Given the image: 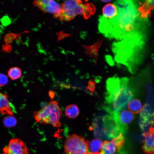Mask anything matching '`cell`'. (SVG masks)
Masks as SVG:
<instances>
[{
    "label": "cell",
    "instance_id": "1",
    "mask_svg": "<svg viewBox=\"0 0 154 154\" xmlns=\"http://www.w3.org/2000/svg\"><path fill=\"white\" fill-rule=\"evenodd\" d=\"M114 3L117 7V14L110 19L100 16V32L108 38L121 40L138 41L144 38L143 19L140 17L136 3L131 0H118Z\"/></svg>",
    "mask_w": 154,
    "mask_h": 154
},
{
    "label": "cell",
    "instance_id": "2",
    "mask_svg": "<svg viewBox=\"0 0 154 154\" xmlns=\"http://www.w3.org/2000/svg\"><path fill=\"white\" fill-rule=\"evenodd\" d=\"M88 1H65L61 6V10L58 15L55 17L61 21H70L78 15L83 16L87 19L94 15L96 11L95 6L92 3H84Z\"/></svg>",
    "mask_w": 154,
    "mask_h": 154
},
{
    "label": "cell",
    "instance_id": "3",
    "mask_svg": "<svg viewBox=\"0 0 154 154\" xmlns=\"http://www.w3.org/2000/svg\"><path fill=\"white\" fill-rule=\"evenodd\" d=\"M62 110L56 100L50 102L40 110L33 113V116L36 122L49 124L53 127L61 125L60 121Z\"/></svg>",
    "mask_w": 154,
    "mask_h": 154
},
{
    "label": "cell",
    "instance_id": "4",
    "mask_svg": "<svg viewBox=\"0 0 154 154\" xmlns=\"http://www.w3.org/2000/svg\"><path fill=\"white\" fill-rule=\"evenodd\" d=\"M121 90L117 99L109 107L104 109L110 114L118 113L125 108L133 96V92L130 85L129 79L127 77L120 78Z\"/></svg>",
    "mask_w": 154,
    "mask_h": 154
},
{
    "label": "cell",
    "instance_id": "5",
    "mask_svg": "<svg viewBox=\"0 0 154 154\" xmlns=\"http://www.w3.org/2000/svg\"><path fill=\"white\" fill-rule=\"evenodd\" d=\"M89 141L83 137L76 134L69 135L64 145V150L66 154L86 153L88 150Z\"/></svg>",
    "mask_w": 154,
    "mask_h": 154
},
{
    "label": "cell",
    "instance_id": "6",
    "mask_svg": "<svg viewBox=\"0 0 154 154\" xmlns=\"http://www.w3.org/2000/svg\"><path fill=\"white\" fill-rule=\"evenodd\" d=\"M154 111L149 105L146 104L140 112L139 119L140 127L145 132L146 130L147 131L154 125Z\"/></svg>",
    "mask_w": 154,
    "mask_h": 154
},
{
    "label": "cell",
    "instance_id": "7",
    "mask_svg": "<svg viewBox=\"0 0 154 154\" xmlns=\"http://www.w3.org/2000/svg\"><path fill=\"white\" fill-rule=\"evenodd\" d=\"M124 141V138L121 133L111 141H104L103 142L100 154H115L122 147Z\"/></svg>",
    "mask_w": 154,
    "mask_h": 154
},
{
    "label": "cell",
    "instance_id": "8",
    "mask_svg": "<svg viewBox=\"0 0 154 154\" xmlns=\"http://www.w3.org/2000/svg\"><path fill=\"white\" fill-rule=\"evenodd\" d=\"M3 151L2 154H29V149L25 143L17 138L11 139Z\"/></svg>",
    "mask_w": 154,
    "mask_h": 154
},
{
    "label": "cell",
    "instance_id": "9",
    "mask_svg": "<svg viewBox=\"0 0 154 154\" xmlns=\"http://www.w3.org/2000/svg\"><path fill=\"white\" fill-rule=\"evenodd\" d=\"M33 3L42 11L54 14L55 17L59 14L61 10V6L53 0H35Z\"/></svg>",
    "mask_w": 154,
    "mask_h": 154
},
{
    "label": "cell",
    "instance_id": "10",
    "mask_svg": "<svg viewBox=\"0 0 154 154\" xmlns=\"http://www.w3.org/2000/svg\"><path fill=\"white\" fill-rule=\"evenodd\" d=\"M143 136V150L147 153H154V125L144 133Z\"/></svg>",
    "mask_w": 154,
    "mask_h": 154
},
{
    "label": "cell",
    "instance_id": "11",
    "mask_svg": "<svg viewBox=\"0 0 154 154\" xmlns=\"http://www.w3.org/2000/svg\"><path fill=\"white\" fill-rule=\"evenodd\" d=\"M113 115L116 121L123 125L129 124L134 118L133 114L129 111L126 110H123Z\"/></svg>",
    "mask_w": 154,
    "mask_h": 154
},
{
    "label": "cell",
    "instance_id": "12",
    "mask_svg": "<svg viewBox=\"0 0 154 154\" xmlns=\"http://www.w3.org/2000/svg\"><path fill=\"white\" fill-rule=\"evenodd\" d=\"M8 97L6 94L0 92V113L13 115V105L10 102Z\"/></svg>",
    "mask_w": 154,
    "mask_h": 154
},
{
    "label": "cell",
    "instance_id": "13",
    "mask_svg": "<svg viewBox=\"0 0 154 154\" xmlns=\"http://www.w3.org/2000/svg\"><path fill=\"white\" fill-rule=\"evenodd\" d=\"M104 39L100 38L94 44L90 45H83L85 52L88 55L90 58H93L95 62H96L98 58V51L101 46Z\"/></svg>",
    "mask_w": 154,
    "mask_h": 154
},
{
    "label": "cell",
    "instance_id": "14",
    "mask_svg": "<svg viewBox=\"0 0 154 154\" xmlns=\"http://www.w3.org/2000/svg\"><path fill=\"white\" fill-rule=\"evenodd\" d=\"M153 9L154 0H147L138 7V11L140 17L145 19L148 16H151V11Z\"/></svg>",
    "mask_w": 154,
    "mask_h": 154
},
{
    "label": "cell",
    "instance_id": "15",
    "mask_svg": "<svg viewBox=\"0 0 154 154\" xmlns=\"http://www.w3.org/2000/svg\"><path fill=\"white\" fill-rule=\"evenodd\" d=\"M117 7L114 3H109L103 7L102 16L106 19H111L117 15Z\"/></svg>",
    "mask_w": 154,
    "mask_h": 154
},
{
    "label": "cell",
    "instance_id": "16",
    "mask_svg": "<svg viewBox=\"0 0 154 154\" xmlns=\"http://www.w3.org/2000/svg\"><path fill=\"white\" fill-rule=\"evenodd\" d=\"M128 108L130 112L133 114H138L142 109V104L140 101L136 99L131 100L128 104Z\"/></svg>",
    "mask_w": 154,
    "mask_h": 154
},
{
    "label": "cell",
    "instance_id": "17",
    "mask_svg": "<svg viewBox=\"0 0 154 154\" xmlns=\"http://www.w3.org/2000/svg\"><path fill=\"white\" fill-rule=\"evenodd\" d=\"M103 142L98 139H94L92 140L88 143V149L92 153H100Z\"/></svg>",
    "mask_w": 154,
    "mask_h": 154
},
{
    "label": "cell",
    "instance_id": "18",
    "mask_svg": "<svg viewBox=\"0 0 154 154\" xmlns=\"http://www.w3.org/2000/svg\"><path fill=\"white\" fill-rule=\"evenodd\" d=\"M79 113L78 107L75 104H71L67 106L65 111L66 115L70 118L76 117L79 115Z\"/></svg>",
    "mask_w": 154,
    "mask_h": 154
},
{
    "label": "cell",
    "instance_id": "19",
    "mask_svg": "<svg viewBox=\"0 0 154 154\" xmlns=\"http://www.w3.org/2000/svg\"><path fill=\"white\" fill-rule=\"evenodd\" d=\"M22 74L21 69L17 67L11 68L8 72L9 76L13 80H16L20 78L22 76Z\"/></svg>",
    "mask_w": 154,
    "mask_h": 154
},
{
    "label": "cell",
    "instance_id": "20",
    "mask_svg": "<svg viewBox=\"0 0 154 154\" xmlns=\"http://www.w3.org/2000/svg\"><path fill=\"white\" fill-rule=\"evenodd\" d=\"M3 122L5 127L9 128L13 127L16 125L17 120L13 115H9L4 118Z\"/></svg>",
    "mask_w": 154,
    "mask_h": 154
},
{
    "label": "cell",
    "instance_id": "21",
    "mask_svg": "<svg viewBox=\"0 0 154 154\" xmlns=\"http://www.w3.org/2000/svg\"><path fill=\"white\" fill-rule=\"evenodd\" d=\"M96 82L94 80L91 79L88 82L87 89L92 93H94L95 91Z\"/></svg>",
    "mask_w": 154,
    "mask_h": 154
},
{
    "label": "cell",
    "instance_id": "22",
    "mask_svg": "<svg viewBox=\"0 0 154 154\" xmlns=\"http://www.w3.org/2000/svg\"><path fill=\"white\" fill-rule=\"evenodd\" d=\"M8 82V79L5 74H0V87L5 86Z\"/></svg>",
    "mask_w": 154,
    "mask_h": 154
},
{
    "label": "cell",
    "instance_id": "23",
    "mask_svg": "<svg viewBox=\"0 0 154 154\" xmlns=\"http://www.w3.org/2000/svg\"><path fill=\"white\" fill-rule=\"evenodd\" d=\"M49 96L51 98H53L54 96V92L52 91H49Z\"/></svg>",
    "mask_w": 154,
    "mask_h": 154
},
{
    "label": "cell",
    "instance_id": "24",
    "mask_svg": "<svg viewBox=\"0 0 154 154\" xmlns=\"http://www.w3.org/2000/svg\"><path fill=\"white\" fill-rule=\"evenodd\" d=\"M102 1V2H104L108 3V2H110L111 1H112V0H102V1Z\"/></svg>",
    "mask_w": 154,
    "mask_h": 154
},
{
    "label": "cell",
    "instance_id": "25",
    "mask_svg": "<svg viewBox=\"0 0 154 154\" xmlns=\"http://www.w3.org/2000/svg\"><path fill=\"white\" fill-rule=\"evenodd\" d=\"M73 154H91V153L89 152H87V153H84V154H83V153H77Z\"/></svg>",
    "mask_w": 154,
    "mask_h": 154
},
{
    "label": "cell",
    "instance_id": "26",
    "mask_svg": "<svg viewBox=\"0 0 154 154\" xmlns=\"http://www.w3.org/2000/svg\"><path fill=\"white\" fill-rule=\"evenodd\" d=\"M147 154H154V153H147Z\"/></svg>",
    "mask_w": 154,
    "mask_h": 154
},
{
    "label": "cell",
    "instance_id": "27",
    "mask_svg": "<svg viewBox=\"0 0 154 154\" xmlns=\"http://www.w3.org/2000/svg\"><path fill=\"white\" fill-rule=\"evenodd\" d=\"M91 154H100V153H91Z\"/></svg>",
    "mask_w": 154,
    "mask_h": 154
}]
</instances>
